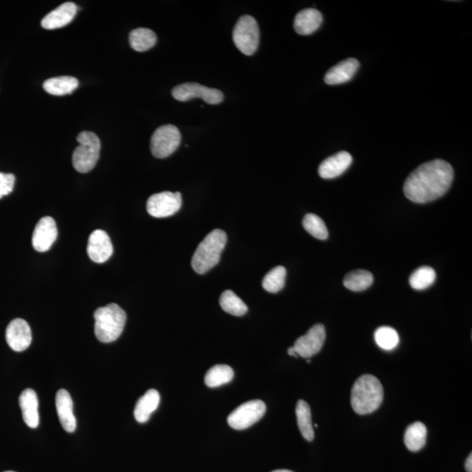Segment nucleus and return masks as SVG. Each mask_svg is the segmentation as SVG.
<instances>
[{
	"mask_svg": "<svg viewBox=\"0 0 472 472\" xmlns=\"http://www.w3.org/2000/svg\"><path fill=\"white\" fill-rule=\"evenodd\" d=\"M453 178V168L446 161H429L416 168L406 178L404 194L420 204L436 201L449 190Z\"/></svg>",
	"mask_w": 472,
	"mask_h": 472,
	"instance_id": "nucleus-1",
	"label": "nucleus"
},
{
	"mask_svg": "<svg viewBox=\"0 0 472 472\" xmlns=\"http://www.w3.org/2000/svg\"><path fill=\"white\" fill-rule=\"evenodd\" d=\"M384 390L376 376L365 374L355 381L352 388L351 403L358 415H369L382 403Z\"/></svg>",
	"mask_w": 472,
	"mask_h": 472,
	"instance_id": "nucleus-2",
	"label": "nucleus"
},
{
	"mask_svg": "<svg viewBox=\"0 0 472 472\" xmlns=\"http://www.w3.org/2000/svg\"><path fill=\"white\" fill-rule=\"evenodd\" d=\"M94 334L98 341L111 343L117 341L124 331L125 311L117 303H110L94 311Z\"/></svg>",
	"mask_w": 472,
	"mask_h": 472,
	"instance_id": "nucleus-3",
	"label": "nucleus"
},
{
	"mask_svg": "<svg viewBox=\"0 0 472 472\" xmlns=\"http://www.w3.org/2000/svg\"><path fill=\"white\" fill-rule=\"evenodd\" d=\"M227 234L222 229L213 230L199 243L192 259V267L199 275L205 274L219 264L227 243Z\"/></svg>",
	"mask_w": 472,
	"mask_h": 472,
	"instance_id": "nucleus-4",
	"label": "nucleus"
},
{
	"mask_svg": "<svg viewBox=\"0 0 472 472\" xmlns=\"http://www.w3.org/2000/svg\"><path fill=\"white\" fill-rule=\"evenodd\" d=\"M77 141L80 145L73 150V166L79 173H89L99 159L100 139L94 132L83 131L77 136Z\"/></svg>",
	"mask_w": 472,
	"mask_h": 472,
	"instance_id": "nucleus-5",
	"label": "nucleus"
},
{
	"mask_svg": "<svg viewBox=\"0 0 472 472\" xmlns=\"http://www.w3.org/2000/svg\"><path fill=\"white\" fill-rule=\"evenodd\" d=\"M260 31L255 17L244 15L238 20L233 31V41L236 48L245 55H254L257 50Z\"/></svg>",
	"mask_w": 472,
	"mask_h": 472,
	"instance_id": "nucleus-6",
	"label": "nucleus"
},
{
	"mask_svg": "<svg viewBox=\"0 0 472 472\" xmlns=\"http://www.w3.org/2000/svg\"><path fill=\"white\" fill-rule=\"evenodd\" d=\"M181 134L176 126L166 124L157 128L150 138V150L157 159H166L180 146Z\"/></svg>",
	"mask_w": 472,
	"mask_h": 472,
	"instance_id": "nucleus-7",
	"label": "nucleus"
},
{
	"mask_svg": "<svg viewBox=\"0 0 472 472\" xmlns=\"http://www.w3.org/2000/svg\"><path fill=\"white\" fill-rule=\"evenodd\" d=\"M266 405L261 400H253L241 404L234 410L227 418L231 428L243 430L250 428L255 422L260 421L265 415Z\"/></svg>",
	"mask_w": 472,
	"mask_h": 472,
	"instance_id": "nucleus-8",
	"label": "nucleus"
},
{
	"mask_svg": "<svg viewBox=\"0 0 472 472\" xmlns=\"http://www.w3.org/2000/svg\"><path fill=\"white\" fill-rule=\"evenodd\" d=\"M181 205L180 192H162L150 196L147 201L146 208L150 215L155 218H166L175 215Z\"/></svg>",
	"mask_w": 472,
	"mask_h": 472,
	"instance_id": "nucleus-9",
	"label": "nucleus"
},
{
	"mask_svg": "<svg viewBox=\"0 0 472 472\" xmlns=\"http://www.w3.org/2000/svg\"><path fill=\"white\" fill-rule=\"evenodd\" d=\"M173 96L180 101H187L194 98H201L208 104H219L224 99L222 91L201 85L195 83L180 84L173 90Z\"/></svg>",
	"mask_w": 472,
	"mask_h": 472,
	"instance_id": "nucleus-10",
	"label": "nucleus"
},
{
	"mask_svg": "<svg viewBox=\"0 0 472 472\" xmlns=\"http://www.w3.org/2000/svg\"><path fill=\"white\" fill-rule=\"evenodd\" d=\"M327 337L324 324H317L308 331L306 335L296 339L294 349L296 355L304 359H310L317 355L323 348Z\"/></svg>",
	"mask_w": 472,
	"mask_h": 472,
	"instance_id": "nucleus-11",
	"label": "nucleus"
},
{
	"mask_svg": "<svg viewBox=\"0 0 472 472\" xmlns=\"http://www.w3.org/2000/svg\"><path fill=\"white\" fill-rule=\"evenodd\" d=\"M7 344L15 352H23L29 348L31 343V331L29 324L22 318H16L6 328Z\"/></svg>",
	"mask_w": 472,
	"mask_h": 472,
	"instance_id": "nucleus-12",
	"label": "nucleus"
},
{
	"mask_svg": "<svg viewBox=\"0 0 472 472\" xmlns=\"http://www.w3.org/2000/svg\"><path fill=\"white\" fill-rule=\"evenodd\" d=\"M58 236L57 226L52 217H44L38 220L34 231L31 243L38 252L49 250Z\"/></svg>",
	"mask_w": 472,
	"mask_h": 472,
	"instance_id": "nucleus-13",
	"label": "nucleus"
},
{
	"mask_svg": "<svg viewBox=\"0 0 472 472\" xmlns=\"http://www.w3.org/2000/svg\"><path fill=\"white\" fill-rule=\"evenodd\" d=\"M87 252L91 260L96 264L107 262L113 254V245L108 234L103 230H94L89 238Z\"/></svg>",
	"mask_w": 472,
	"mask_h": 472,
	"instance_id": "nucleus-14",
	"label": "nucleus"
},
{
	"mask_svg": "<svg viewBox=\"0 0 472 472\" xmlns=\"http://www.w3.org/2000/svg\"><path fill=\"white\" fill-rule=\"evenodd\" d=\"M352 162V157L348 152H339L327 157L318 167V174L324 180L337 178L344 173Z\"/></svg>",
	"mask_w": 472,
	"mask_h": 472,
	"instance_id": "nucleus-15",
	"label": "nucleus"
},
{
	"mask_svg": "<svg viewBox=\"0 0 472 472\" xmlns=\"http://www.w3.org/2000/svg\"><path fill=\"white\" fill-rule=\"evenodd\" d=\"M76 13L77 6L75 3H63L43 17L41 27L48 30L58 29L71 22Z\"/></svg>",
	"mask_w": 472,
	"mask_h": 472,
	"instance_id": "nucleus-16",
	"label": "nucleus"
},
{
	"mask_svg": "<svg viewBox=\"0 0 472 472\" xmlns=\"http://www.w3.org/2000/svg\"><path fill=\"white\" fill-rule=\"evenodd\" d=\"M56 410L59 422L66 432L73 433L76 429V419L73 412V401L68 391L59 389L55 397Z\"/></svg>",
	"mask_w": 472,
	"mask_h": 472,
	"instance_id": "nucleus-17",
	"label": "nucleus"
},
{
	"mask_svg": "<svg viewBox=\"0 0 472 472\" xmlns=\"http://www.w3.org/2000/svg\"><path fill=\"white\" fill-rule=\"evenodd\" d=\"M359 66V63L355 58L344 59L337 65L332 66L325 73L324 83L328 85H338V84L348 83L355 76Z\"/></svg>",
	"mask_w": 472,
	"mask_h": 472,
	"instance_id": "nucleus-18",
	"label": "nucleus"
},
{
	"mask_svg": "<svg viewBox=\"0 0 472 472\" xmlns=\"http://www.w3.org/2000/svg\"><path fill=\"white\" fill-rule=\"evenodd\" d=\"M20 406L24 422L31 429H36L40 423L38 401L36 393L31 388L24 389L20 396Z\"/></svg>",
	"mask_w": 472,
	"mask_h": 472,
	"instance_id": "nucleus-19",
	"label": "nucleus"
},
{
	"mask_svg": "<svg viewBox=\"0 0 472 472\" xmlns=\"http://www.w3.org/2000/svg\"><path fill=\"white\" fill-rule=\"evenodd\" d=\"M323 22V15L316 9L301 10L294 20V28L300 35H309L316 31Z\"/></svg>",
	"mask_w": 472,
	"mask_h": 472,
	"instance_id": "nucleus-20",
	"label": "nucleus"
},
{
	"mask_svg": "<svg viewBox=\"0 0 472 472\" xmlns=\"http://www.w3.org/2000/svg\"><path fill=\"white\" fill-rule=\"evenodd\" d=\"M160 395L155 389H150L136 402L134 416L136 421L145 423L150 417L152 413L159 407Z\"/></svg>",
	"mask_w": 472,
	"mask_h": 472,
	"instance_id": "nucleus-21",
	"label": "nucleus"
},
{
	"mask_svg": "<svg viewBox=\"0 0 472 472\" xmlns=\"http://www.w3.org/2000/svg\"><path fill=\"white\" fill-rule=\"evenodd\" d=\"M79 85L78 80L72 76H59L48 79L43 83V87L52 96H65L71 94Z\"/></svg>",
	"mask_w": 472,
	"mask_h": 472,
	"instance_id": "nucleus-22",
	"label": "nucleus"
},
{
	"mask_svg": "<svg viewBox=\"0 0 472 472\" xmlns=\"http://www.w3.org/2000/svg\"><path fill=\"white\" fill-rule=\"evenodd\" d=\"M426 440L427 428L422 422L413 423L406 429L404 435L405 445L413 452L422 450L425 446Z\"/></svg>",
	"mask_w": 472,
	"mask_h": 472,
	"instance_id": "nucleus-23",
	"label": "nucleus"
},
{
	"mask_svg": "<svg viewBox=\"0 0 472 472\" xmlns=\"http://www.w3.org/2000/svg\"><path fill=\"white\" fill-rule=\"evenodd\" d=\"M129 45L136 52L149 50L157 43V35L148 28H136L129 36Z\"/></svg>",
	"mask_w": 472,
	"mask_h": 472,
	"instance_id": "nucleus-24",
	"label": "nucleus"
},
{
	"mask_svg": "<svg viewBox=\"0 0 472 472\" xmlns=\"http://www.w3.org/2000/svg\"><path fill=\"white\" fill-rule=\"evenodd\" d=\"M297 425L303 438L309 441L314 439V429L311 422V413L309 404L306 401L299 400L296 408Z\"/></svg>",
	"mask_w": 472,
	"mask_h": 472,
	"instance_id": "nucleus-25",
	"label": "nucleus"
},
{
	"mask_svg": "<svg viewBox=\"0 0 472 472\" xmlns=\"http://www.w3.org/2000/svg\"><path fill=\"white\" fill-rule=\"evenodd\" d=\"M373 283L372 273L365 269H357V271L349 272L343 281L346 288L352 292H363L369 289Z\"/></svg>",
	"mask_w": 472,
	"mask_h": 472,
	"instance_id": "nucleus-26",
	"label": "nucleus"
},
{
	"mask_svg": "<svg viewBox=\"0 0 472 472\" xmlns=\"http://www.w3.org/2000/svg\"><path fill=\"white\" fill-rule=\"evenodd\" d=\"M233 378L232 367L227 365H216L206 372L205 383L209 387H217L230 382Z\"/></svg>",
	"mask_w": 472,
	"mask_h": 472,
	"instance_id": "nucleus-27",
	"label": "nucleus"
},
{
	"mask_svg": "<svg viewBox=\"0 0 472 472\" xmlns=\"http://www.w3.org/2000/svg\"><path fill=\"white\" fill-rule=\"evenodd\" d=\"M220 307L227 313L241 317L247 313L248 306L232 290H225L220 296Z\"/></svg>",
	"mask_w": 472,
	"mask_h": 472,
	"instance_id": "nucleus-28",
	"label": "nucleus"
},
{
	"mask_svg": "<svg viewBox=\"0 0 472 472\" xmlns=\"http://www.w3.org/2000/svg\"><path fill=\"white\" fill-rule=\"evenodd\" d=\"M286 269L278 266L267 273L262 280V287L269 293H278L285 285Z\"/></svg>",
	"mask_w": 472,
	"mask_h": 472,
	"instance_id": "nucleus-29",
	"label": "nucleus"
},
{
	"mask_svg": "<svg viewBox=\"0 0 472 472\" xmlns=\"http://www.w3.org/2000/svg\"><path fill=\"white\" fill-rule=\"evenodd\" d=\"M436 271L428 266L416 269L409 278V283L413 289L422 290L429 288L436 281Z\"/></svg>",
	"mask_w": 472,
	"mask_h": 472,
	"instance_id": "nucleus-30",
	"label": "nucleus"
},
{
	"mask_svg": "<svg viewBox=\"0 0 472 472\" xmlns=\"http://www.w3.org/2000/svg\"><path fill=\"white\" fill-rule=\"evenodd\" d=\"M374 339H376V344L386 351L394 349L400 342L398 332L394 328L388 327L378 328L374 334Z\"/></svg>",
	"mask_w": 472,
	"mask_h": 472,
	"instance_id": "nucleus-31",
	"label": "nucleus"
},
{
	"mask_svg": "<svg viewBox=\"0 0 472 472\" xmlns=\"http://www.w3.org/2000/svg\"><path fill=\"white\" fill-rule=\"evenodd\" d=\"M303 226L308 233L317 239H327V227L320 216L314 215V213H308L303 220Z\"/></svg>",
	"mask_w": 472,
	"mask_h": 472,
	"instance_id": "nucleus-32",
	"label": "nucleus"
},
{
	"mask_svg": "<svg viewBox=\"0 0 472 472\" xmlns=\"http://www.w3.org/2000/svg\"><path fill=\"white\" fill-rule=\"evenodd\" d=\"M15 176L12 173H0V199L13 192Z\"/></svg>",
	"mask_w": 472,
	"mask_h": 472,
	"instance_id": "nucleus-33",
	"label": "nucleus"
},
{
	"mask_svg": "<svg viewBox=\"0 0 472 472\" xmlns=\"http://www.w3.org/2000/svg\"><path fill=\"white\" fill-rule=\"evenodd\" d=\"M465 469L467 472H472V455L468 457L466 462H465Z\"/></svg>",
	"mask_w": 472,
	"mask_h": 472,
	"instance_id": "nucleus-34",
	"label": "nucleus"
},
{
	"mask_svg": "<svg viewBox=\"0 0 472 472\" xmlns=\"http://www.w3.org/2000/svg\"><path fill=\"white\" fill-rule=\"evenodd\" d=\"M288 355L289 356L299 357V355H296L295 349H294L293 346L292 348H289L288 349Z\"/></svg>",
	"mask_w": 472,
	"mask_h": 472,
	"instance_id": "nucleus-35",
	"label": "nucleus"
},
{
	"mask_svg": "<svg viewBox=\"0 0 472 472\" xmlns=\"http://www.w3.org/2000/svg\"><path fill=\"white\" fill-rule=\"evenodd\" d=\"M272 472H293L292 471H288V470H276Z\"/></svg>",
	"mask_w": 472,
	"mask_h": 472,
	"instance_id": "nucleus-36",
	"label": "nucleus"
},
{
	"mask_svg": "<svg viewBox=\"0 0 472 472\" xmlns=\"http://www.w3.org/2000/svg\"><path fill=\"white\" fill-rule=\"evenodd\" d=\"M5 472H14V471H5Z\"/></svg>",
	"mask_w": 472,
	"mask_h": 472,
	"instance_id": "nucleus-37",
	"label": "nucleus"
}]
</instances>
